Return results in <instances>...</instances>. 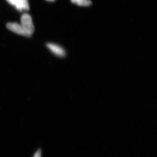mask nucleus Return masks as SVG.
Listing matches in <instances>:
<instances>
[{"label":"nucleus","mask_w":157,"mask_h":157,"mask_svg":"<svg viewBox=\"0 0 157 157\" xmlns=\"http://www.w3.org/2000/svg\"><path fill=\"white\" fill-rule=\"evenodd\" d=\"M47 1H49V2H53V1H55V0H46Z\"/></svg>","instance_id":"8"},{"label":"nucleus","mask_w":157,"mask_h":157,"mask_svg":"<svg viewBox=\"0 0 157 157\" xmlns=\"http://www.w3.org/2000/svg\"><path fill=\"white\" fill-rule=\"evenodd\" d=\"M21 25L27 33L31 36L34 32V26L32 17L29 14H23L21 17Z\"/></svg>","instance_id":"1"},{"label":"nucleus","mask_w":157,"mask_h":157,"mask_svg":"<svg viewBox=\"0 0 157 157\" xmlns=\"http://www.w3.org/2000/svg\"><path fill=\"white\" fill-rule=\"evenodd\" d=\"M73 4L78 6H89L92 4L91 1L90 0H71Z\"/></svg>","instance_id":"5"},{"label":"nucleus","mask_w":157,"mask_h":157,"mask_svg":"<svg viewBox=\"0 0 157 157\" xmlns=\"http://www.w3.org/2000/svg\"><path fill=\"white\" fill-rule=\"evenodd\" d=\"M18 11H21L22 10L29 11V9L28 0H17V2L14 6Z\"/></svg>","instance_id":"4"},{"label":"nucleus","mask_w":157,"mask_h":157,"mask_svg":"<svg viewBox=\"0 0 157 157\" xmlns=\"http://www.w3.org/2000/svg\"><path fill=\"white\" fill-rule=\"evenodd\" d=\"M6 1H7L9 4L14 6H15L16 2H17V0H6Z\"/></svg>","instance_id":"7"},{"label":"nucleus","mask_w":157,"mask_h":157,"mask_svg":"<svg viewBox=\"0 0 157 157\" xmlns=\"http://www.w3.org/2000/svg\"><path fill=\"white\" fill-rule=\"evenodd\" d=\"M46 46L51 52L57 56L63 57L66 55V51L59 45L54 43H48L46 44Z\"/></svg>","instance_id":"3"},{"label":"nucleus","mask_w":157,"mask_h":157,"mask_svg":"<svg viewBox=\"0 0 157 157\" xmlns=\"http://www.w3.org/2000/svg\"><path fill=\"white\" fill-rule=\"evenodd\" d=\"M7 27L10 31L18 35L26 37L31 36L25 30L21 25L17 23H9L7 24Z\"/></svg>","instance_id":"2"},{"label":"nucleus","mask_w":157,"mask_h":157,"mask_svg":"<svg viewBox=\"0 0 157 157\" xmlns=\"http://www.w3.org/2000/svg\"><path fill=\"white\" fill-rule=\"evenodd\" d=\"M42 151L41 149L37 150L34 154L33 157H42Z\"/></svg>","instance_id":"6"}]
</instances>
